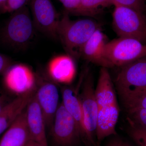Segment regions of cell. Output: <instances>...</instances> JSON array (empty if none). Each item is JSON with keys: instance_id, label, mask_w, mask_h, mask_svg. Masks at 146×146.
Wrapping results in <instances>:
<instances>
[{"instance_id": "f1b7e54d", "label": "cell", "mask_w": 146, "mask_h": 146, "mask_svg": "<svg viewBox=\"0 0 146 146\" xmlns=\"http://www.w3.org/2000/svg\"><path fill=\"white\" fill-rule=\"evenodd\" d=\"M7 0H0V11L4 12Z\"/></svg>"}, {"instance_id": "cb8c5ba5", "label": "cell", "mask_w": 146, "mask_h": 146, "mask_svg": "<svg viewBox=\"0 0 146 146\" xmlns=\"http://www.w3.org/2000/svg\"><path fill=\"white\" fill-rule=\"evenodd\" d=\"M29 0H7L3 13H13L27 6Z\"/></svg>"}, {"instance_id": "44dd1931", "label": "cell", "mask_w": 146, "mask_h": 146, "mask_svg": "<svg viewBox=\"0 0 146 146\" xmlns=\"http://www.w3.org/2000/svg\"><path fill=\"white\" fill-rule=\"evenodd\" d=\"M128 133L138 146H146V129L130 124Z\"/></svg>"}, {"instance_id": "30bf717a", "label": "cell", "mask_w": 146, "mask_h": 146, "mask_svg": "<svg viewBox=\"0 0 146 146\" xmlns=\"http://www.w3.org/2000/svg\"><path fill=\"white\" fill-rule=\"evenodd\" d=\"M39 83L35 96L43 113L46 126H52L58 106L59 94L56 85L47 80L36 75Z\"/></svg>"}, {"instance_id": "8fae6325", "label": "cell", "mask_w": 146, "mask_h": 146, "mask_svg": "<svg viewBox=\"0 0 146 146\" xmlns=\"http://www.w3.org/2000/svg\"><path fill=\"white\" fill-rule=\"evenodd\" d=\"M26 115L31 139L40 146H48L44 119L35 94L27 106Z\"/></svg>"}, {"instance_id": "ac0fdd59", "label": "cell", "mask_w": 146, "mask_h": 146, "mask_svg": "<svg viewBox=\"0 0 146 146\" xmlns=\"http://www.w3.org/2000/svg\"><path fill=\"white\" fill-rule=\"evenodd\" d=\"M71 87L65 86L62 89V103L73 117L78 126L81 137L85 138L83 111L79 95Z\"/></svg>"}, {"instance_id": "5bb4252c", "label": "cell", "mask_w": 146, "mask_h": 146, "mask_svg": "<svg viewBox=\"0 0 146 146\" xmlns=\"http://www.w3.org/2000/svg\"><path fill=\"white\" fill-rule=\"evenodd\" d=\"M48 72L54 81L68 84L76 75V65L74 58L69 55H60L53 58L49 62Z\"/></svg>"}, {"instance_id": "6da1fadb", "label": "cell", "mask_w": 146, "mask_h": 146, "mask_svg": "<svg viewBox=\"0 0 146 146\" xmlns=\"http://www.w3.org/2000/svg\"><path fill=\"white\" fill-rule=\"evenodd\" d=\"M99 29L100 26L94 20L72 21L65 13L58 25V39L60 40L67 54L74 59L79 58L84 44Z\"/></svg>"}, {"instance_id": "2e32d148", "label": "cell", "mask_w": 146, "mask_h": 146, "mask_svg": "<svg viewBox=\"0 0 146 146\" xmlns=\"http://www.w3.org/2000/svg\"><path fill=\"white\" fill-rule=\"evenodd\" d=\"M35 89L18 96L5 107L0 113V135L6 131L26 108L36 92Z\"/></svg>"}, {"instance_id": "ffe728a7", "label": "cell", "mask_w": 146, "mask_h": 146, "mask_svg": "<svg viewBox=\"0 0 146 146\" xmlns=\"http://www.w3.org/2000/svg\"><path fill=\"white\" fill-rule=\"evenodd\" d=\"M127 112L129 123L146 129V109L131 110Z\"/></svg>"}, {"instance_id": "7c38bea8", "label": "cell", "mask_w": 146, "mask_h": 146, "mask_svg": "<svg viewBox=\"0 0 146 146\" xmlns=\"http://www.w3.org/2000/svg\"><path fill=\"white\" fill-rule=\"evenodd\" d=\"M107 43L105 35L100 29L97 30L84 46L80 57L100 65L101 68L114 67L106 57V46Z\"/></svg>"}, {"instance_id": "277c9868", "label": "cell", "mask_w": 146, "mask_h": 146, "mask_svg": "<svg viewBox=\"0 0 146 146\" xmlns=\"http://www.w3.org/2000/svg\"><path fill=\"white\" fill-rule=\"evenodd\" d=\"M112 24L119 37L137 39L146 44V16L133 9L115 5Z\"/></svg>"}, {"instance_id": "e0dca14e", "label": "cell", "mask_w": 146, "mask_h": 146, "mask_svg": "<svg viewBox=\"0 0 146 146\" xmlns=\"http://www.w3.org/2000/svg\"><path fill=\"white\" fill-rule=\"evenodd\" d=\"M95 94L99 108L117 103L115 89L107 68H101Z\"/></svg>"}, {"instance_id": "9c48e42d", "label": "cell", "mask_w": 146, "mask_h": 146, "mask_svg": "<svg viewBox=\"0 0 146 146\" xmlns=\"http://www.w3.org/2000/svg\"><path fill=\"white\" fill-rule=\"evenodd\" d=\"M36 75L27 65L11 66L4 73L3 83L9 91L18 96L36 88Z\"/></svg>"}, {"instance_id": "603a6c76", "label": "cell", "mask_w": 146, "mask_h": 146, "mask_svg": "<svg viewBox=\"0 0 146 146\" xmlns=\"http://www.w3.org/2000/svg\"><path fill=\"white\" fill-rule=\"evenodd\" d=\"M123 104L127 111L137 109H146V91Z\"/></svg>"}, {"instance_id": "3957f363", "label": "cell", "mask_w": 146, "mask_h": 146, "mask_svg": "<svg viewBox=\"0 0 146 146\" xmlns=\"http://www.w3.org/2000/svg\"><path fill=\"white\" fill-rule=\"evenodd\" d=\"M35 29L31 11L25 6L13 12L4 29L3 38L12 46L23 48L32 40Z\"/></svg>"}, {"instance_id": "4316f807", "label": "cell", "mask_w": 146, "mask_h": 146, "mask_svg": "<svg viewBox=\"0 0 146 146\" xmlns=\"http://www.w3.org/2000/svg\"><path fill=\"white\" fill-rule=\"evenodd\" d=\"M11 101L8 102L6 96L0 92V113Z\"/></svg>"}, {"instance_id": "9a60e30c", "label": "cell", "mask_w": 146, "mask_h": 146, "mask_svg": "<svg viewBox=\"0 0 146 146\" xmlns=\"http://www.w3.org/2000/svg\"><path fill=\"white\" fill-rule=\"evenodd\" d=\"M119 108L117 103L99 108L96 136L101 141L106 137L117 134Z\"/></svg>"}, {"instance_id": "484cf974", "label": "cell", "mask_w": 146, "mask_h": 146, "mask_svg": "<svg viewBox=\"0 0 146 146\" xmlns=\"http://www.w3.org/2000/svg\"><path fill=\"white\" fill-rule=\"evenodd\" d=\"M11 66L9 59L5 56L0 54V74H4Z\"/></svg>"}, {"instance_id": "83f0119b", "label": "cell", "mask_w": 146, "mask_h": 146, "mask_svg": "<svg viewBox=\"0 0 146 146\" xmlns=\"http://www.w3.org/2000/svg\"><path fill=\"white\" fill-rule=\"evenodd\" d=\"M114 146H131L128 143L120 139H117L112 141Z\"/></svg>"}, {"instance_id": "8992f818", "label": "cell", "mask_w": 146, "mask_h": 146, "mask_svg": "<svg viewBox=\"0 0 146 146\" xmlns=\"http://www.w3.org/2000/svg\"><path fill=\"white\" fill-rule=\"evenodd\" d=\"M87 72L79 97L83 111L85 139L95 145L94 136L96 131L99 107L95 97L93 77L91 74Z\"/></svg>"}, {"instance_id": "d6986e66", "label": "cell", "mask_w": 146, "mask_h": 146, "mask_svg": "<svg viewBox=\"0 0 146 146\" xmlns=\"http://www.w3.org/2000/svg\"><path fill=\"white\" fill-rule=\"evenodd\" d=\"M114 5L112 0H81L80 8L77 15L94 16L102 9Z\"/></svg>"}, {"instance_id": "7a4b0ae2", "label": "cell", "mask_w": 146, "mask_h": 146, "mask_svg": "<svg viewBox=\"0 0 146 146\" xmlns=\"http://www.w3.org/2000/svg\"><path fill=\"white\" fill-rule=\"evenodd\" d=\"M121 67L115 84L123 104L146 91V56Z\"/></svg>"}, {"instance_id": "ba28073f", "label": "cell", "mask_w": 146, "mask_h": 146, "mask_svg": "<svg viewBox=\"0 0 146 146\" xmlns=\"http://www.w3.org/2000/svg\"><path fill=\"white\" fill-rule=\"evenodd\" d=\"M29 3L35 29L52 39H58L60 18L51 0H29Z\"/></svg>"}, {"instance_id": "d4e9b609", "label": "cell", "mask_w": 146, "mask_h": 146, "mask_svg": "<svg viewBox=\"0 0 146 146\" xmlns=\"http://www.w3.org/2000/svg\"><path fill=\"white\" fill-rule=\"evenodd\" d=\"M68 12L77 15L80 8L81 0H58Z\"/></svg>"}, {"instance_id": "4fadbf2b", "label": "cell", "mask_w": 146, "mask_h": 146, "mask_svg": "<svg viewBox=\"0 0 146 146\" xmlns=\"http://www.w3.org/2000/svg\"><path fill=\"white\" fill-rule=\"evenodd\" d=\"M31 140L26 108L6 131L0 146H26Z\"/></svg>"}, {"instance_id": "52a82bcc", "label": "cell", "mask_w": 146, "mask_h": 146, "mask_svg": "<svg viewBox=\"0 0 146 146\" xmlns=\"http://www.w3.org/2000/svg\"><path fill=\"white\" fill-rule=\"evenodd\" d=\"M52 127L53 140L58 146H74L82 137L76 121L62 103L58 106Z\"/></svg>"}, {"instance_id": "7402d4cb", "label": "cell", "mask_w": 146, "mask_h": 146, "mask_svg": "<svg viewBox=\"0 0 146 146\" xmlns=\"http://www.w3.org/2000/svg\"><path fill=\"white\" fill-rule=\"evenodd\" d=\"M114 5L121 6L133 9L144 13L146 11L145 0H112Z\"/></svg>"}, {"instance_id": "5b68a950", "label": "cell", "mask_w": 146, "mask_h": 146, "mask_svg": "<svg viewBox=\"0 0 146 146\" xmlns=\"http://www.w3.org/2000/svg\"><path fill=\"white\" fill-rule=\"evenodd\" d=\"M106 54L113 66L122 67L146 56V44L133 38L119 37L107 42Z\"/></svg>"}, {"instance_id": "4dcf8cb0", "label": "cell", "mask_w": 146, "mask_h": 146, "mask_svg": "<svg viewBox=\"0 0 146 146\" xmlns=\"http://www.w3.org/2000/svg\"><path fill=\"white\" fill-rule=\"evenodd\" d=\"M108 146H114V144L112 143V141L111 143H110L109 144V145Z\"/></svg>"}, {"instance_id": "f546056e", "label": "cell", "mask_w": 146, "mask_h": 146, "mask_svg": "<svg viewBox=\"0 0 146 146\" xmlns=\"http://www.w3.org/2000/svg\"><path fill=\"white\" fill-rule=\"evenodd\" d=\"M26 146H40L38 144L36 143L33 141L32 140H31L29 141L28 143L27 144Z\"/></svg>"}]
</instances>
